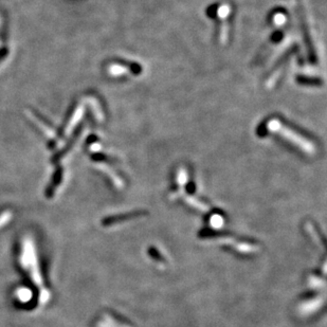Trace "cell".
<instances>
[{"label":"cell","instance_id":"cell-1","mask_svg":"<svg viewBox=\"0 0 327 327\" xmlns=\"http://www.w3.org/2000/svg\"><path fill=\"white\" fill-rule=\"evenodd\" d=\"M19 262H20L21 268L25 269V271L28 273L29 278H31L33 285L36 286V288L38 289L40 294H42L40 296H42L43 303H46L47 301H48L50 294H49L48 288L46 287V285L44 283L42 273H40L36 251H35V247H34L32 239L27 238L21 244Z\"/></svg>","mask_w":327,"mask_h":327},{"label":"cell","instance_id":"cell-2","mask_svg":"<svg viewBox=\"0 0 327 327\" xmlns=\"http://www.w3.org/2000/svg\"><path fill=\"white\" fill-rule=\"evenodd\" d=\"M267 130L270 132L278 133L282 138L286 139L290 143L294 144L295 147H299L304 151L307 155H314L317 151L316 145H314L311 141H309L306 138L300 136L299 133L290 130L289 127L285 126L281 121L278 119H271L267 122L266 124Z\"/></svg>","mask_w":327,"mask_h":327},{"label":"cell","instance_id":"cell-3","mask_svg":"<svg viewBox=\"0 0 327 327\" xmlns=\"http://www.w3.org/2000/svg\"><path fill=\"white\" fill-rule=\"evenodd\" d=\"M231 13V7L228 3H223L219 5L217 10V15L221 21L220 26V34L219 40L221 45H226L228 43V38H229V25H228V19Z\"/></svg>","mask_w":327,"mask_h":327},{"label":"cell","instance_id":"cell-4","mask_svg":"<svg viewBox=\"0 0 327 327\" xmlns=\"http://www.w3.org/2000/svg\"><path fill=\"white\" fill-rule=\"evenodd\" d=\"M109 74H112L113 77H121V75L126 74L130 72V69L123 65H119V64H113L108 68Z\"/></svg>","mask_w":327,"mask_h":327},{"label":"cell","instance_id":"cell-5","mask_svg":"<svg viewBox=\"0 0 327 327\" xmlns=\"http://www.w3.org/2000/svg\"><path fill=\"white\" fill-rule=\"evenodd\" d=\"M283 71H284V67L281 66V67H279L278 69H277L276 71H274L272 73L271 77L266 81V88L267 89H272L273 87L277 85V82L278 81L279 78H281Z\"/></svg>","mask_w":327,"mask_h":327},{"label":"cell","instance_id":"cell-6","mask_svg":"<svg viewBox=\"0 0 327 327\" xmlns=\"http://www.w3.org/2000/svg\"><path fill=\"white\" fill-rule=\"evenodd\" d=\"M291 43H293V37H291V35H288V36L283 40L282 44L278 47L277 50L274 51L273 55L271 56V62L276 60V57H278L279 54H282L283 52L285 51V49L288 48V47L291 45Z\"/></svg>","mask_w":327,"mask_h":327},{"label":"cell","instance_id":"cell-7","mask_svg":"<svg viewBox=\"0 0 327 327\" xmlns=\"http://www.w3.org/2000/svg\"><path fill=\"white\" fill-rule=\"evenodd\" d=\"M272 21H273V25L276 27H278V28L283 27L286 23V21H287V17H286V15L284 13L278 12V13L273 15Z\"/></svg>","mask_w":327,"mask_h":327},{"label":"cell","instance_id":"cell-8","mask_svg":"<svg viewBox=\"0 0 327 327\" xmlns=\"http://www.w3.org/2000/svg\"><path fill=\"white\" fill-rule=\"evenodd\" d=\"M186 181H188V172H186V169L184 167H180L177 174V182L180 185H184L186 183Z\"/></svg>","mask_w":327,"mask_h":327},{"label":"cell","instance_id":"cell-9","mask_svg":"<svg viewBox=\"0 0 327 327\" xmlns=\"http://www.w3.org/2000/svg\"><path fill=\"white\" fill-rule=\"evenodd\" d=\"M12 217V212L5 210L1 214H0V227H2L4 225H7L9 221L11 220Z\"/></svg>","mask_w":327,"mask_h":327}]
</instances>
